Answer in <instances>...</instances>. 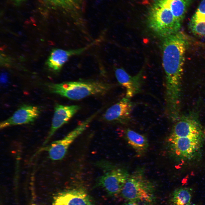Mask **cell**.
I'll return each instance as SVG.
<instances>
[{
	"mask_svg": "<svg viewBox=\"0 0 205 205\" xmlns=\"http://www.w3.org/2000/svg\"><path fill=\"white\" fill-rule=\"evenodd\" d=\"M163 38L162 60L165 74V101L169 104H176L181 102L183 67L188 42L180 31Z\"/></svg>",
	"mask_w": 205,
	"mask_h": 205,
	"instance_id": "1",
	"label": "cell"
},
{
	"mask_svg": "<svg viewBox=\"0 0 205 205\" xmlns=\"http://www.w3.org/2000/svg\"><path fill=\"white\" fill-rule=\"evenodd\" d=\"M52 93L72 100H79L94 95L106 93L112 85L107 83L97 81H70L49 85Z\"/></svg>",
	"mask_w": 205,
	"mask_h": 205,
	"instance_id": "2",
	"label": "cell"
},
{
	"mask_svg": "<svg viewBox=\"0 0 205 205\" xmlns=\"http://www.w3.org/2000/svg\"><path fill=\"white\" fill-rule=\"evenodd\" d=\"M147 21L150 28L163 38L179 31L182 24L168 8L156 0L149 10Z\"/></svg>",
	"mask_w": 205,
	"mask_h": 205,
	"instance_id": "3",
	"label": "cell"
},
{
	"mask_svg": "<svg viewBox=\"0 0 205 205\" xmlns=\"http://www.w3.org/2000/svg\"><path fill=\"white\" fill-rule=\"evenodd\" d=\"M145 175L141 169L129 175L121 193L123 198L147 204L153 203L155 198L154 186Z\"/></svg>",
	"mask_w": 205,
	"mask_h": 205,
	"instance_id": "4",
	"label": "cell"
},
{
	"mask_svg": "<svg viewBox=\"0 0 205 205\" xmlns=\"http://www.w3.org/2000/svg\"><path fill=\"white\" fill-rule=\"evenodd\" d=\"M99 112L97 111L86 119L62 139L51 143L47 148L49 158L53 161L63 159L71 144L89 127Z\"/></svg>",
	"mask_w": 205,
	"mask_h": 205,
	"instance_id": "5",
	"label": "cell"
},
{
	"mask_svg": "<svg viewBox=\"0 0 205 205\" xmlns=\"http://www.w3.org/2000/svg\"><path fill=\"white\" fill-rule=\"evenodd\" d=\"M173 128L169 138L182 137H202L203 130L198 115L189 113L179 117Z\"/></svg>",
	"mask_w": 205,
	"mask_h": 205,
	"instance_id": "6",
	"label": "cell"
},
{
	"mask_svg": "<svg viewBox=\"0 0 205 205\" xmlns=\"http://www.w3.org/2000/svg\"><path fill=\"white\" fill-rule=\"evenodd\" d=\"M202 137H182L168 139L171 149L177 156L190 159L196 155L201 146Z\"/></svg>",
	"mask_w": 205,
	"mask_h": 205,
	"instance_id": "7",
	"label": "cell"
},
{
	"mask_svg": "<svg viewBox=\"0 0 205 205\" xmlns=\"http://www.w3.org/2000/svg\"><path fill=\"white\" fill-rule=\"evenodd\" d=\"M129 175L125 169H112L99 178L98 183L109 194L116 195L121 193Z\"/></svg>",
	"mask_w": 205,
	"mask_h": 205,
	"instance_id": "8",
	"label": "cell"
},
{
	"mask_svg": "<svg viewBox=\"0 0 205 205\" xmlns=\"http://www.w3.org/2000/svg\"><path fill=\"white\" fill-rule=\"evenodd\" d=\"M129 99L123 98L109 107L103 114V119L109 122L127 123L131 119L134 106V104Z\"/></svg>",
	"mask_w": 205,
	"mask_h": 205,
	"instance_id": "9",
	"label": "cell"
},
{
	"mask_svg": "<svg viewBox=\"0 0 205 205\" xmlns=\"http://www.w3.org/2000/svg\"><path fill=\"white\" fill-rule=\"evenodd\" d=\"M80 108V106L78 105H65L57 104L55 107L51 128L44 144L48 142L56 131L67 123Z\"/></svg>",
	"mask_w": 205,
	"mask_h": 205,
	"instance_id": "10",
	"label": "cell"
},
{
	"mask_svg": "<svg viewBox=\"0 0 205 205\" xmlns=\"http://www.w3.org/2000/svg\"><path fill=\"white\" fill-rule=\"evenodd\" d=\"M53 205H93L86 192L80 188H73L59 193L55 197Z\"/></svg>",
	"mask_w": 205,
	"mask_h": 205,
	"instance_id": "11",
	"label": "cell"
},
{
	"mask_svg": "<svg viewBox=\"0 0 205 205\" xmlns=\"http://www.w3.org/2000/svg\"><path fill=\"white\" fill-rule=\"evenodd\" d=\"M39 113V109L37 107L24 105L16 110L11 117L1 122L0 124V128L30 123L37 118Z\"/></svg>",
	"mask_w": 205,
	"mask_h": 205,
	"instance_id": "12",
	"label": "cell"
},
{
	"mask_svg": "<svg viewBox=\"0 0 205 205\" xmlns=\"http://www.w3.org/2000/svg\"><path fill=\"white\" fill-rule=\"evenodd\" d=\"M141 73L132 76L123 68L116 69L115 76L118 83L126 89V98L129 99L141 91L142 83Z\"/></svg>",
	"mask_w": 205,
	"mask_h": 205,
	"instance_id": "13",
	"label": "cell"
},
{
	"mask_svg": "<svg viewBox=\"0 0 205 205\" xmlns=\"http://www.w3.org/2000/svg\"><path fill=\"white\" fill-rule=\"evenodd\" d=\"M91 45L81 48L69 50L54 49L47 60V65L50 69L55 71H59L70 57L81 54Z\"/></svg>",
	"mask_w": 205,
	"mask_h": 205,
	"instance_id": "14",
	"label": "cell"
},
{
	"mask_svg": "<svg viewBox=\"0 0 205 205\" xmlns=\"http://www.w3.org/2000/svg\"><path fill=\"white\" fill-rule=\"evenodd\" d=\"M124 136L128 144L139 154L145 152L148 147V142L144 135L130 129L124 130Z\"/></svg>",
	"mask_w": 205,
	"mask_h": 205,
	"instance_id": "15",
	"label": "cell"
},
{
	"mask_svg": "<svg viewBox=\"0 0 205 205\" xmlns=\"http://www.w3.org/2000/svg\"><path fill=\"white\" fill-rule=\"evenodd\" d=\"M168 8L175 17L181 23L190 0H158Z\"/></svg>",
	"mask_w": 205,
	"mask_h": 205,
	"instance_id": "16",
	"label": "cell"
},
{
	"mask_svg": "<svg viewBox=\"0 0 205 205\" xmlns=\"http://www.w3.org/2000/svg\"><path fill=\"white\" fill-rule=\"evenodd\" d=\"M189 27L194 35L205 38V14L196 12L190 22Z\"/></svg>",
	"mask_w": 205,
	"mask_h": 205,
	"instance_id": "17",
	"label": "cell"
},
{
	"mask_svg": "<svg viewBox=\"0 0 205 205\" xmlns=\"http://www.w3.org/2000/svg\"><path fill=\"white\" fill-rule=\"evenodd\" d=\"M49 5L71 12L80 9L83 0H44Z\"/></svg>",
	"mask_w": 205,
	"mask_h": 205,
	"instance_id": "18",
	"label": "cell"
},
{
	"mask_svg": "<svg viewBox=\"0 0 205 205\" xmlns=\"http://www.w3.org/2000/svg\"><path fill=\"white\" fill-rule=\"evenodd\" d=\"M192 191L191 189L187 188L176 189L173 192L171 197L173 205H186L190 204Z\"/></svg>",
	"mask_w": 205,
	"mask_h": 205,
	"instance_id": "19",
	"label": "cell"
},
{
	"mask_svg": "<svg viewBox=\"0 0 205 205\" xmlns=\"http://www.w3.org/2000/svg\"><path fill=\"white\" fill-rule=\"evenodd\" d=\"M196 12L202 14H205V0H202L201 1Z\"/></svg>",
	"mask_w": 205,
	"mask_h": 205,
	"instance_id": "20",
	"label": "cell"
},
{
	"mask_svg": "<svg viewBox=\"0 0 205 205\" xmlns=\"http://www.w3.org/2000/svg\"><path fill=\"white\" fill-rule=\"evenodd\" d=\"M123 205H139L136 202L130 201L129 202L126 203Z\"/></svg>",
	"mask_w": 205,
	"mask_h": 205,
	"instance_id": "21",
	"label": "cell"
},
{
	"mask_svg": "<svg viewBox=\"0 0 205 205\" xmlns=\"http://www.w3.org/2000/svg\"><path fill=\"white\" fill-rule=\"evenodd\" d=\"M16 3H19L24 1L25 0H13Z\"/></svg>",
	"mask_w": 205,
	"mask_h": 205,
	"instance_id": "22",
	"label": "cell"
},
{
	"mask_svg": "<svg viewBox=\"0 0 205 205\" xmlns=\"http://www.w3.org/2000/svg\"><path fill=\"white\" fill-rule=\"evenodd\" d=\"M203 132H204V135H205V128H204V130H203Z\"/></svg>",
	"mask_w": 205,
	"mask_h": 205,
	"instance_id": "23",
	"label": "cell"
},
{
	"mask_svg": "<svg viewBox=\"0 0 205 205\" xmlns=\"http://www.w3.org/2000/svg\"><path fill=\"white\" fill-rule=\"evenodd\" d=\"M186 205H195V204H186Z\"/></svg>",
	"mask_w": 205,
	"mask_h": 205,
	"instance_id": "24",
	"label": "cell"
}]
</instances>
